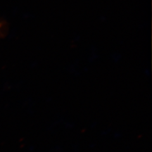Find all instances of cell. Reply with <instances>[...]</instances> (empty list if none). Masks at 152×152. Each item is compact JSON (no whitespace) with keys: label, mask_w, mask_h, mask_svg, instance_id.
<instances>
[{"label":"cell","mask_w":152,"mask_h":152,"mask_svg":"<svg viewBox=\"0 0 152 152\" xmlns=\"http://www.w3.org/2000/svg\"><path fill=\"white\" fill-rule=\"evenodd\" d=\"M2 26H3V24L1 23H0V28H1V27H2Z\"/></svg>","instance_id":"obj_1"}]
</instances>
